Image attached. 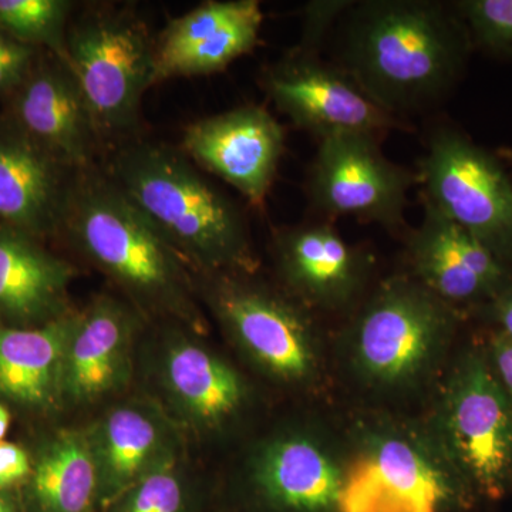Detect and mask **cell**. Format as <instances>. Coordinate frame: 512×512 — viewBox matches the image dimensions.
<instances>
[{
	"label": "cell",
	"instance_id": "cell-6",
	"mask_svg": "<svg viewBox=\"0 0 512 512\" xmlns=\"http://www.w3.org/2000/svg\"><path fill=\"white\" fill-rule=\"evenodd\" d=\"M202 298L256 366L286 383L305 382L316 367L305 313L284 296L241 274H200Z\"/></svg>",
	"mask_w": 512,
	"mask_h": 512
},
{
	"label": "cell",
	"instance_id": "cell-2",
	"mask_svg": "<svg viewBox=\"0 0 512 512\" xmlns=\"http://www.w3.org/2000/svg\"><path fill=\"white\" fill-rule=\"evenodd\" d=\"M60 232L109 276L144 316L204 329L190 266L107 173L74 171Z\"/></svg>",
	"mask_w": 512,
	"mask_h": 512
},
{
	"label": "cell",
	"instance_id": "cell-9",
	"mask_svg": "<svg viewBox=\"0 0 512 512\" xmlns=\"http://www.w3.org/2000/svg\"><path fill=\"white\" fill-rule=\"evenodd\" d=\"M451 325V306L423 285L390 282L377 292L357 322V362L376 382H407L427 365Z\"/></svg>",
	"mask_w": 512,
	"mask_h": 512
},
{
	"label": "cell",
	"instance_id": "cell-33",
	"mask_svg": "<svg viewBox=\"0 0 512 512\" xmlns=\"http://www.w3.org/2000/svg\"><path fill=\"white\" fill-rule=\"evenodd\" d=\"M0 512H22L19 500H16L12 493L0 491Z\"/></svg>",
	"mask_w": 512,
	"mask_h": 512
},
{
	"label": "cell",
	"instance_id": "cell-26",
	"mask_svg": "<svg viewBox=\"0 0 512 512\" xmlns=\"http://www.w3.org/2000/svg\"><path fill=\"white\" fill-rule=\"evenodd\" d=\"M197 494L183 460L171 461L131 485L101 512H195Z\"/></svg>",
	"mask_w": 512,
	"mask_h": 512
},
{
	"label": "cell",
	"instance_id": "cell-24",
	"mask_svg": "<svg viewBox=\"0 0 512 512\" xmlns=\"http://www.w3.org/2000/svg\"><path fill=\"white\" fill-rule=\"evenodd\" d=\"M19 503L22 512H100L86 430H60L45 440Z\"/></svg>",
	"mask_w": 512,
	"mask_h": 512
},
{
	"label": "cell",
	"instance_id": "cell-5",
	"mask_svg": "<svg viewBox=\"0 0 512 512\" xmlns=\"http://www.w3.org/2000/svg\"><path fill=\"white\" fill-rule=\"evenodd\" d=\"M417 180L424 204L512 261V180L503 160L458 128L431 134Z\"/></svg>",
	"mask_w": 512,
	"mask_h": 512
},
{
	"label": "cell",
	"instance_id": "cell-29",
	"mask_svg": "<svg viewBox=\"0 0 512 512\" xmlns=\"http://www.w3.org/2000/svg\"><path fill=\"white\" fill-rule=\"evenodd\" d=\"M32 471V458L18 444L0 441V491L12 493L22 488Z\"/></svg>",
	"mask_w": 512,
	"mask_h": 512
},
{
	"label": "cell",
	"instance_id": "cell-32",
	"mask_svg": "<svg viewBox=\"0 0 512 512\" xmlns=\"http://www.w3.org/2000/svg\"><path fill=\"white\" fill-rule=\"evenodd\" d=\"M488 313L500 326L498 335L512 340V281L488 302Z\"/></svg>",
	"mask_w": 512,
	"mask_h": 512
},
{
	"label": "cell",
	"instance_id": "cell-35",
	"mask_svg": "<svg viewBox=\"0 0 512 512\" xmlns=\"http://www.w3.org/2000/svg\"><path fill=\"white\" fill-rule=\"evenodd\" d=\"M497 156L503 160V163H507L512 165V148L511 147H501L500 150L497 151Z\"/></svg>",
	"mask_w": 512,
	"mask_h": 512
},
{
	"label": "cell",
	"instance_id": "cell-11",
	"mask_svg": "<svg viewBox=\"0 0 512 512\" xmlns=\"http://www.w3.org/2000/svg\"><path fill=\"white\" fill-rule=\"evenodd\" d=\"M183 148L195 163L261 207L284 156L285 130L264 107H238L190 124Z\"/></svg>",
	"mask_w": 512,
	"mask_h": 512
},
{
	"label": "cell",
	"instance_id": "cell-12",
	"mask_svg": "<svg viewBox=\"0 0 512 512\" xmlns=\"http://www.w3.org/2000/svg\"><path fill=\"white\" fill-rule=\"evenodd\" d=\"M86 431L100 512L131 485L181 457V429L153 400L116 404Z\"/></svg>",
	"mask_w": 512,
	"mask_h": 512
},
{
	"label": "cell",
	"instance_id": "cell-7",
	"mask_svg": "<svg viewBox=\"0 0 512 512\" xmlns=\"http://www.w3.org/2000/svg\"><path fill=\"white\" fill-rule=\"evenodd\" d=\"M443 431L448 454L467 483L487 497H501L512 474V402L484 355H468L454 373Z\"/></svg>",
	"mask_w": 512,
	"mask_h": 512
},
{
	"label": "cell",
	"instance_id": "cell-28",
	"mask_svg": "<svg viewBox=\"0 0 512 512\" xmlns=\"http://www.w3.org/2000/svg\"><path fill=\"white\" fill-rule=\"evenodd\" d=\"M37 50L0 29V97H12L25 83L36 66Z\"/></svg>",
	"mask_w": 512,
	"mask_h": 512
},
{
	"label": "cell",
	"instance_id": "cell-8",
	"mask_svg": "<svg viewBox=\"0 0 512 512\" xmlns=\"http://www.w3.org/2000/svg\"><path fill=\"white\" fill-rule=\"evenodd\" d=\"M416 181V174L383 156L377 137L340 133L319 138L308 194L326 217H355L392 229L404 224L407 192Z\"/></svg>",
	"mask_w": 512,
	"mask_h": 512
},
{
	"label": "cell",
	"instance_id": "cell-1",
	"mask_svg": "<svg viewBox=\"0 0 512 512\" xmlns=\"http://www.w3.org/2000/svg\"><path fill=\"white\" fill-rule=\"evenodd\" d=\"M473 45L453 6L373 0L353 9L342 69L387 113L423 109L446 96Z\"/></svg>",
	"mask_w": 512,
	"mask_h": 512
},
{
	"label": "cell",
	"instance_id": "cell-13",
	"mask_svg": "<svg viewBox=\"0 0 512 512\" xmlns=\"http://www.w3.org/2000/svg\"><path fill=\"white\" fill-rule=\"evenodd\" d=\"M143 315L136 306L99 295L77 311L63 369V404L89 406L130 383Z\"/></svg>",
	"mask_w": 512,
	"mask_h": 512
},
{
	"label": "cell",
	"instance_id": "cell-3",
	"mask_svg": "<svg viewBox=\"0 0 512 512\" xmlns=\"http://www.w3.org/2000/svg\"><path fill=\"white\" fill-rule=\"evenodd\" d=\"M107 175L198 274L254 269L247 222L237 204L173 148L128 144L114 154Z\"/></svg>",
	"mask_w": 512,
	"mask_h": 512
},
{
	"label": "cell",
	"instance_id": "cell-17",
	"mask_svg": "<svg viewBox=\"0 0 512 512\" xmlns=\"http://www.w3.org/2000/svg\"><path fill=\"white\" fill-rule=\"evenodd\" d=\"M409 249L421 285L450 306L490 302L512 281L507 262L427 204Z\"/></svg>",
	"mask_w": 512,
	"mask_h": 512
},
{
	"label": "cell",
	"instance_id": "cell-4",
	"mask_svg": "<svg viewBox=\"0 0 512 512\" xmlns=\"http://www.w3.org/2000/svg\"><path fill=\"white\" fill-rule=\"evenodd\" d=\"M100 141L123 137L154 86V45L143 23L121 12L83 16L67 32L66 59Z\"/></svg>",
	"mask_w": 512,
	"mask_h": 512
},
{
	"label": "cell",
	"instance_id": "cell-15",
	"mask_svg": "<svg viewBox=\"0 0 512 512\" xmlns=\"http://www.w3.org/2000/svg\"><path fill=\"white\" fill-rule=\"evenodd\" d=\"M9 121L73 173L93 167L100 138L76 77L59 57L36 63L12 96Z\"/></svg>",
	"mask_w": 512,
	"mask_h": 512
},
{
	"label": "cell",
	"instance_id": "cell-34",
	"mask_svg": "<svg viewBox=\"0 0 512 512\" xmlns=\"http://www.w3.org/2000/svg\"><path fill=\"white\" fill-rule=\"evenodd\" d=\"M10 423V413L3 404H0V441L5 439Z\"/></svg>",
	"mask_w": 512,
	"mask_h": 512
},
{
	"label": "cell",
	"instance_id": "cell-19",
	"mask_svg": "<svg viewBox=\"0 0 512 512\" xmlns=\"http://www.w3.org/2000/svg\"><path fill=\"white\" fill-rule=\"evenodd\" d=\"M72 175L15 124L0 123V224L37 239L60 232Z\"/></svg>",
	"mask_w": 512,
	"mask_h": 512
},
{
	"label": "cell",
	"instance_id": "cell-31",
	"mask_svg": "<svg viewBox=\"0 0 512 512\" xmlns=\"http://www.w3.org/2000/svg\"><path fill=\"white\" fill-rule=\"evenodd\" d=\"M491 365L512 402V340L498 333L491 340Z\"/></svg>",
	"mask_w": 512,
	"mask_h": 512
},
{
	"label": "cell",
	"instance_id": "cell-20",
	"mask_svg": "<svg viewBox=\"0 0 512 512\" xmlns=\"http://www.w3.org/2000/svg\"><path fill=\"white\" fill-rule=\"evenodd\" d=\"M74 275L39 239L0 224V323L35 328L66 315Z\"/></svg>",
	"mask_w": 512,
	"mask_h": 512
},
{
	"label": "cell",
	"instance_id": "cell-10",
	"mask_svg": "<svg viewBox=\"0 0 512 512\" xmlns=\"http://www.w3.org/2000/svg\"><path fill=\"white\" fill-rule=\"evenodd\" d=\"M268 96L296 126L322 138L340 133L379 137L399 127L342 67L322 62L313 50H299L264 76Z\"/></svg>",
	"mask_w": 512,
	"mask_h": 512
},
{
	"label": "cell",
	"instance_id": "cell-16",
	"mask_svg": "<svg viewBox=\"0 0 512 512\" xmlns=\"http://www.w3.org/2000/svg\"><path fill=\"white\" fill-rule=\"evenodd\" d=\"M262 23L256 0H212L171 20L154 46L153 83L227 69L254 49Z\"/></svg>",
	"mask_w": 512,
	"mask_h": 512
},
{
	"label": "cell",
	"instance_id": "cell-18",
	"mask_svg": "<svg viewBox=\"0 0 512 512\" xmlns=\"http://www.w3.org/2000/svg\"><path fill=\"white\" fill-rule=\"evenodd\" d=\"M448 498L444 477L403 439L367 448L343 474L338 512H439Z\"/></svg>",
	"mask_w": 512,
	"mask_h": 512
},
{
	"label": "cell",
	"instance_id": "cell-22",
	"mask_svg": "<svg viewBox=\"0 0 512 512\" xmlns=\"http://www.w3.org/2000/svg\"><path fill=\"white\" fill-rule=\"evenodd\" d=\"M77 311L35 328L0 323V394L26 409L63 406V369Z\"/></svg>",
	"mask_w": 512,
	"mask_h": 512
},
{
	"label": "cell",
	"instance_id": "cell-30",
	"mask_svg": "<svg viewBox=\"0 0 512 512\" xmlns=\"http://www.w3.org/2000/svg\"><path fill=\"white\" fill-rule=\"evenodd\" d=\"M349 5L346 2H320L311 3L306 8L305 36H303V50H312L322 39L332 19Z\"/></svg>",
	"mask_w": 512,
	"mask_h": 512
},
{
	"label": "cell",
	"instance_id": "cell-23",
	"mask_svg": "<svg viewBox=\"0 0 512 512\" xmlns=\"http://www.w3.org/2000/svg\"><path fill=\"white\" fill-rule=\"evenodd\" d=\"M256 493L279 512H329L338 507L343 474L318 444L299 436L266 444L254 461Z\"/></svg>",
	"mask_w": 512,
	"mask_h": 512
},
{
	"label": "cell",
	"instance_id": "cell-27",
	"mask_svg": "<svg viewBox=\"0 0 512 512\" xmlns=\"http://www.w3.org/2000/svg\"><path fill=\"white\" fill-rule=\"evenodd\" d=\"M453 8L466 26L473 49L512 59V0H461Z\"/></svg>",
	"mask_w": 512,
	"mask_h": 512
},
{
	"label": "cell",
	"instance_id": "cell-14",
	"mask_svg": "<svg viewBox=\"0 0 512 512\" xmlns=\"http://www.w3.org/2000/svg\"><path fill=\"white\" fill-rule=\"evenodd\" d=\"M160 348L157 384L180 429L214 433L237 417L247 387L234 367L184 330L165 333Z\"/></svg>",
	"mask_w": 512,
	"mask_h": 512
},
{
	"label": "cell",
	"instance_id": "cell-21",
	"mask_svg": "<svg viewBox=\"0 0 512 512\" xmlns=\"http://www.w3.org/2000/svg\"><path fill=\"white\" fill-rule=\"evenodd\" d=\"M274 248L282 278L305 301L343 305L362 282V256L325 222L282 229Z\"/></svg>",
	"mask_w": 512,
	"mask_h": 512
},
{
	"label": "cell",
	"instance_id": "cell-25",
	"mask_svg": "<svg viewBox=\"0 0 512 512\" xmlns=\"http://www.w3.org/2000/svg\"><path fill=\"white\" fill-rule=\"evenodd\" d=\"M72 9L66 0H0V29L36 49L47 47L64 60Z\"/></svg>",
	"mask_w": 512,
	"mask_h": 512
}]
</instances>
